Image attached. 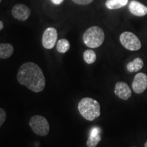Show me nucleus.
Listing matches in <instances>:
<instances>
[{
  "mask_svg": "<svg viewBox=\"0 0 147 147\" xmlns=\"http://www.w3.org/2000/svg\"><path fill=\"white\" fill-rule=\"evenodd\" d=\"M17 80L22 85L35 93L44 90L46 79L42 69L33 62H27L20 66L17 73Z\"/></svg>",
  "mask_w": 147,
  "mask_h": 147,
  "instance_id": "nucleus-1",
  "label": "nucleus"
},
{
  "mask_svg": "<svg viewBox=\"0 0 147 147\" xmlns=\"http://www.w3.org/2000/svg\"><path fill=\"white\" fill-rule=\"evenodd\" d=\"M79 113L86 120L92 121L101 115L99 102L91 97H84L78 103Z\"/></svg>",
  "mask_w": 147,
  "mask_h": 147,
  "instance_id": "nucleus-2",
  "label": "nucleus"
},
{
  "mask_svg": "<svg viewBox=\"0 0 147 147\" xmlns=\"http://www.w3.org/2000/svg\"><path fill=\"white\" fill-rule=\"evenodd\" d=\"M82 39L87 47L91 49H96L104 43L105 35L101 27L93 26L85 31L82 36Z\"/></svg>",
  "mask_w": 147,
  "mask_h": 147,
  "instance_id": "nucleus-3",
  "label": "nucleus"
},
{
  "mask_svg": "<svg viewBox=\"0 0 147 147\" xmlns=\"http://www.w3.org/2000/svg\"><path fill=\"white\" fill-rule=\"evenodd\" d=\"M29 125L32 131L40 136H46L50 131L49 121L41 115H34L31 117Z\"/></svg>",
  "mask_w": 147,
  "mask_h": 147,
  "instance_id": "nucleus-4",
  "label": "nucleus"
},
{
  "mask_svg": "<svg viewBox=\"0 0 147 147\" xmlns=\"http://www.w3.org/2000/svg\"><path fill=\"white\" fill-rule=\"evenodd\" d=\"M123 47L129 51H136L141 49L142 44L139 38L130 32H125L121 34L119 38Z\"/></svg>",
  "mask_w": 147,
  "mask_h": 147,
  "instance_id": "nucleus-5",
  "label": "nucleus"
},
{
  "mask_svg": "<svg viewBox=\"0 0 147 147\" xmlns=\"http://www.w3.org/2000/svg\"><path fill=\"white\" fill-rule=\"evenodd\" d=\"M57 36V31L54 27H49L46 29L42 38V43L44 48L47 49H52L56 45Z\"/></svg>",
  "mask_w": 147,
  "mask_h": 147,
  "instance_id": "nucleus-6",
  "label": "nucleus"
},
{
  "mask_svg": "<svg viewBox=\"0 0 147 147\" xmlns=\"http://www.w3.org/2000/svg\"><path fill=\"white\" fill-rule=\"evenodd\" d=\"M13 17L20 21H25L31 15V10L27 5L18 3L14 5L12 10Z\"/></svg>",
  "mask_w": 147,
  "mask_h": 147,
  "instance_id": "nucleus-7",
  "label": "nucleus"
},
{
  "mask_svg": "<svg viewBox=\"0 0 147 147\" xmlns=\"http://www.w3.org/2000/svg\"><path fill=\"white\" fill-rule=\"evenodd\" d=\"M147 88V76L144 73H138L132 82V89L137 94H140Z\"/></svg>",
  "mask_w": 147,
  "mask_h": 147,
  "instance_id": "nucleus-8",
  "label": "nucleus"
},
{
  "mask_svg": "<svg viewBox=\"0 0 147 147\" xmlns=\"http://www.w3.org/2000/svg\"><path fill=\"white\" fill-rule=\"evenodd\" d=\"M115 94L123 100H127L131 96V90L125 82H118L115 87Z\"/></svg>",
  "mask_w": 147,
  "mask_h": 147,
  "instance_id": "nucleus-9",
  "label": "nucleus"
},
{
  "mask_svg": "<svg viewBox=\"0 0 147 147\" xmlns=\"http://www.w3.org/2000/svg\"><path fill=\"white\" fill-rule=\"evenodd\" d=\"M129 10L132 14L137 16H144L147 14V7L146 5L135 0L130 1Z\"/></svg>",
  "mask_w": 147,
  "mask_h": 147,
  "instance_id": "nucleus-10",
  "label": "nucleus"
},
{
  "mask_svg": "<svg viewBox=\"0 0 147 147\" xmlns=\"http://www.w3.org/2000/svg\"><path fill=\"white\" fill-rule=\"evenodd\" d=\"M101 130L99 127H93L91 130L89 138L87 141L88 147H96L100 142L102 138L100 136Z\"/></svg>",
  "mask_w": 147,
  "mask_h": 147,
  "instance_id": "nucleus-11",
  "label": "nucleus"
},
{
  "mask_svg": "<svg viewBox=\"0 0 147 147\" xmlns=\"http://www.w3.org/2000/svg\"><path fill=\"white\" fill-rule=\"evenodd\" d=\"M14 47L11 44L1 43L0 44V58L3 59L10 58L14 53Z\"/></svg>",
  "mask_w": 147,
  "mask_h": 147,
  "instance_id": "nucleus-12",
  "label": "nucleus"
},
{
  "mask_svg": "<svg viewBox=\"0 0 147 147\" xmlns=\"http://www.w3.org/2000/svg\"><path fill=\"white\" fill-rule=\"evenodd\" d=\"M144 66V62L140 57H137L133 61L129 62L127 65V69L129 72H137L140 70Z\"/></svg>",
  "mask_w": 147,
  "mask_h": 147,
  "instance_id": "nucleus-13",
  "label": "nucleus"
},
{
  "mask_svg": "<svg viewBox=\"0 0 147 147\" xmlns=\"http://www.w3.org/2000/svg\"><path fill=\"white\" fill-rule=\"evenodd\" d=\"M128 3V0H107L106 6L110 10H116L124 7Z\"/></svg>",
  "mask_w": 147,
  "mask_h": 147,
  "instance_id": "nucleus-14",
  "label": "nucleus"
},
{
  "mask_svg": "<svg viewBox=\"0 0 147 147\" xmlns=\"http://www.w3.org/2000/svg\"><path fill=\"white\" fill-rule=\"evenodd\" d=\"M70 45L67 40L61 39L57 43V50L60 53H65L69 51Z\"/></svg>",
  "mask_w": 147,
  "mask_h": 147,
  "instance_id": "nucleus-15",
  "label": "nucleus"
},
{
  "mask_svg": "<svg viewBox=\"0 0 147 147\" xmlns=\"http://www.w3.org/2000/svg\"><path fill=\"white\" fill-rule=\"evenodd\" d=\"M83 59L84 61L88 64L93 63L97 59L96 53L94 51L91 50V49L86 50L83 53Z\"/></svg>",
  "mask_w": 147,
  "mask_h": 147,
  "instance_id": "nucleus-16",
  "label": "nucleus"
},
{
  "mask_svg": "<svg viewBox=\"0 0 147 147\" xmlns=\"http://www.w3.org/2000/svg\"><path fill=\"white\" fill-rule=\"evenodd\" d=\"M7 114L6 112L3 108H0V127L4 123L5 119H6Z\"/></svg>",
  "mask_w": 147,
  "mask_h": 147,
  "instance_id": "nucleus-17",
  "label": "nucleus"
},
{
  "mask_svg": "<svg viewBox=\"0 0 147 147\" xmlns=\"http://www.w3.org/2000/svg\"><path fill=\"white\" fill-rule=\"evenodd\" d=\"M72 1L78 5H88L93 2V0H72Z\"/></svg>",
  "mask_w": 147,
  "mask_h": 147,
  "instance_id": "nucleus-18",
  "label": "nucleus"
},
{
  "mask_svg": "<svg viewBox=\"0 0 147 147\" xmlns=\"http://www.w3.org/2000/svg\"><path fill=\"white\" fill-rule=\"evenodd\" d=\"M64 0H51L52 3L55 5H60L63 3Z\"/></svg>",
  "mask_w": 147,
  "mask_h": 147,
  "instance_id": "nucleus-19",
  "label": "nucleus"
},
{
  "mask_svg": "<svg viewBox=\"0 0 147 147\" xmlns=\"http://www.w3.org/2000/svg\"><path fill=\"white\" fill-rule=\"evenodd\" d=\"M3 29V23L1 21H0V30Z\"/></svg>",
  "mask_w": 147,
  "mask_h": 147,
  "instance_id": "nucleus-20",
  "label": "nucleus"
},
{
  "mask_svg": "<svg viewBox=\"0 0 147 147\" xmlns=\"http://www.w3.org/2000/svg\"><path fill=\"white\" fill-rule=\"evenodd\" d=\"M144 147H147V142L145 143V144H144Z\"/></svg>",
  "mask_w": 147,
  "mask_h": 147,
  "instance_id": "nucleus-21",
  "label": "nucleus"
},
{
  "mask_svg": "<svg viewBox=\"0 0 147 147\" xmlns=\"http://www.w3.org/2000/svg\"><path fill=\"white\" fill-rule=\"evenodd\" d=\"M1 0H0V3H1Z\"/></svg>",
  "mask_w": 147,
  "mask_h": 147,
  "instance_id": "nucleus-22",
  "label": "nucleus"
}]
</instances>
